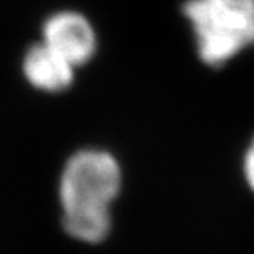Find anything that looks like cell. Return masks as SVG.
<instances>
[{
  "instance_id": "cell-5",
  "label": "cell",
  "mask_w": 254,
  "mask_h": 254,
  "mask_svg": "<svg viewBox=\"0 0 254 254\" xmlns=\"http://www.w3.org/2000/svg\"><path fill=\"white\" fill-rule=\"evenodd\" d=\"M243 169H245V177L248 185L251 187V190L254 191V139L251 142L250 149L246 150L245 155V164H243Z\"/></svg>"
},
{
  "instance_id": "cell-3",
  "label": "cell",
  "mask_w": 254,
  "mask_h": 254,
  "mask_svg": "<svg viewBox=\"0 0 254 254\" xmlns=\"http://www.w3.org/2000/svg\"><path fill=\"white\" fill-rule=\"evenodd\" d=\"M43 43L78 68L94 57L98 38L89 20L83 13L57 12L43 23Z\"/></svg>"
},
{
  "instance_id": "cell-1",
  "label": "cell",
  "mask_w": 254,
  "mask_h": 254,
  "mask_svg": "<svg viewBox=\"0 0 254 254\" xmlns=\"http://www.w3.org/2000/svg\"><path fill=\"white\" fill-rule=\"evenodd\" d=\"M123 185V172L109 152L78 150L60 175L62 226L73 240L98 245L109 236L111 205Z\"/></svg>"
},
{
  "instance_id": "cell-2",
  "label": "cell",
  "mask_w": 254,
  "mask_h": 254,
  "mask_svg": "<svg viewBox=\"0 0 254 254\" xmlns=\"http://www.w3.org/2000/svg\"><path fill=\"white\" fill-rule=\"evenodd\" d=\"M184 15L198 57L210 66H223L254 45V0H187Z\"/></svg>"
},
{
  "instance_id": "cell-4",
  "label": "cell",
  "mask_w": 254,
  "mask_h": 254,
  "mask_svg": "<svg viewBox=\"0 0 254 254\" xmlns=\"http://www.w3.org/2000/svg\"><path fill=\"white\" fill-rule=\"evenodd\" d=\"M22 69L33 88L45 93H60L73 83L76 68L47 43L40 42L27 50Z\"/></svg>"
}]
</instances>
